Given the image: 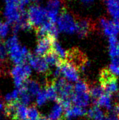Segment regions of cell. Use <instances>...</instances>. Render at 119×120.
I'll return each mask as SVG.
<instances>
[{
  "instance_id": "1",
  "label": "cell",
  "mask_w": 119,
  "mask_h": 120,
  "mask_svg": "<svg viewBox=\"0 0 119 120\" xmlns=\"http://www.w3.org/2000/svg\"><path fill=\"white\" fill-rule=\"evenodd\" d=\"M6 46L11 60L16 65L23 64L28 59L30 53L25 47H22L20 45L18 38L15 36H13L8 39Z\"/></svg>"
},
{
  "instance_id": "2",
  "label": "cell",
  "mask_w": 119,
  "mask_h": 120,
  "mask_svg": "<svg viewBox=\"0 0 119 120\" xmlns=\"http://www.w3.org/2000/svg\"><path fill=\"white\" fill-rule=\"evenodd\" d=\"M5 17L8 23L17 24L27 13L18 0H6Z\"/></svg>"
},
{
  "instance_id": "3",
  "label": "cell",
  "mask_w": 119,
  "mask_h": 120,
  "mask_svg": "<svg viewBox=\"0 0 119 120\" xmlns=\"http://www.w3.org/2000/svg\"><path fill=\"white\" fill-rule=\"evenodd\" d=\"M100 82L105 94L112 95L119 90L118 78L109 68H104L100 71Z\"/></svg>"
},
{
  "instance_id": "4",
  "label": "cell",
  "mask_w": 119,
  "mask_h": 120,
  "mask_svg": "<svg viewBox=\"0 0 119 120\" xmlns=\"http://www.w3.org/2000/svg\"><path fill=\"white\" fill-rule=\"evenodd\" d=\"M28 21L34 30L42 26L48 20L47 11L46 9L38 5H32L29 6L27 11Z\"/></svg>"
},
{
  "instance_id": "5",
  "label": "cell",
  "mask_w": 119,
  "mask_h": 120,
  "mask_svg": "<svg viewBox=\"0 0 119 120\" xmlns=\"http://www.w3.org/2000/svg\"><path fill=\"white\" fill-rule=\"evenodd\" d=\"M77 16L67 12V9L61 13L57 20L59 30L72 34L77 32Z\"/></svg>"
},
{
  "instance_id": "6",
  "label": "cell",
  "mask_w": 119,
  "mask_h": 120,
  "mask_svg": "<svg viewBox=\"0 0 119 120\" xmlns=\"http://www.w3.org/2000/svg\"><path fill=\"white\" fill-rule=\"evenodd\" d=\"M66 60L75 66L79 71H84L89 64L86 55L77 48H73L67 51Z\"/></svg>"
},
{
  "instance_id": "7",
  "label": "cell",
  "mask_w": 119,
  "mask_h": 120,
  "mask_svg": "<svg viewBox=\"0 0 119 120\" xmlns=\"http://www.w3.org/2000/svg\"><path fill=\"white\" fill-rule=\"evenodd\" d=\"M32 70L30 66L25 63L15 65L13 68L11 70V75L13 77L15 84L18 89H20L23 85L24 82L27 80Z\"/></svg>"
},
{
  "instance_id": "8",
  "label": "cell",
  "mask_w": 119,
  "mask_h": 120,
  "mask_svg": "<svg viewBox=\"0 0 119 120\" xmlns=\"http://www.w3.org/2000/svg\"><path fill=\"white\" fill-rule=\"evenodd\" d=\"M60 70V75H62L64 79L67 81L75 82H78L79 79V71L72 64L66 60H62L58 65Z\"/></svg>"
},
{
  "instance_id": "9",
  "label": "cell",
  "mask_w": 119,
  "mask_h": 120,
  "mask_svg": "<svg viewBox=\"0 0 119 120\" xmlns=\"http://www.w3.org/2000/svg\"><path fill=\"white\" fill-rule=\"evenodd\" d=\"M96 23L88 18H77V34L80 37H86L96 29Z\"/></svg>"
},
{
  "instance_id": "10",
  "label": "cell",
  "mask_w": 119,
  "mask_h": 120,
  "mask_svg": "<svg viewBox=\"0 0 119 120\" xmlns=\"http://www.w3.org/2000/svg\"><path fill=\"white\" fill-rule=\"evenodd\" d=\"M55 39V38L50 36L39 39L35 50V55L41 57H45L53 50V44Z\"/></svg>"
},
{
  "instance_id": "11",
  "label": "cell",
  "mask_w": 119,
  "mask_h": 120,
  "mask_svg": "<svg viewBox=\"0 0 119 120\" xmlns=\"http://www.w3.org/2000/svg\"><path fill=\"white\" fill-rule=\"evenodd\" d=\"M102 31L109 37H116L119 32V20H109L102 17L100 19Z\"/></svg>"
},
{
  "instance_id": "12",
  "label": "cell",
  "mask_w": 119,
  "mask_h": 120,
  "mask_svg": "<svg viewBox=\"0 0 119 120\" xmlns=\"http://www.w3.org/2000/svg\"><path fill=\"white\" fill-rule=\"evenodd\" d=\"M27 60L30 66L39 73H46L49 70V65L43 57L29 54Z\"/></svg>"
},
{
  "instance_id": "13",
  "label": "cell",
  "mask_w": 119,
  "mask_h": 120,
  "mask_svg": "<svg viewBox=\"0 0 119 120\" xmlns=\"http://www.w3.org/2000/svg\"><path fill=\"white\" fill-rule=\"evenodd\" d=\"M90 91L86 92H74L73 94L72 98V103L74 104V105L85 108L90 103Z\"/></svg>"
},
{
  "instance_id": "14",
  "label": "cell",
  "mask_w": 119,
  "mask_h": 120,
  "mask_svg": "<svg viewBox=\"0 0 119 120\" xmlns=\"http://www.w3.org/2000/svg\"><path fill=\"white\" fill-rule=\"evenodd\" d=\"M22 86L26 89V91L29 93V94L31 96H37L38 94L41 91V89H40L39 83L35 81L27 79L24 82Z\"/></svg>"
},
{
  "instance_id": "15",
  "label": "cell",
  "mask_w": 119,
  "mask_h": 120,
  "mask_svg": "<svg viewBox=\"0 0 119 120\" xmlns=\"http://www.w3.org/2000/svg\"><path fill=\"white\" fill-rule=\"evenodd\" d=\"M107 6L112 16L119 20V0H107Z\"/></svg>"
},
{
  "instance_id": "16",
  "label": "cell",
  "mask_w": 119,
  "mask_h": 120,
  "mask_svg": "<svg viewBox=\"0 0 119 120\" xmlns=\"http://www.w3.org/2000/svg\"><path fill=\"white\" fill-rule=\"evenodd\" d=\"M95 105H97L99 107H103L108 110H112V95L105 94L97 101V102Z\"/></svg>"
},
{
  "instance_id": "17",
  "label": "cell",
  "mask_w": 119,
  "mask_h": 120,
  "mask_svg": "<svg viewBox=\"0 0 119 120\" xmlns=\"http://www.w3.org/2000/svg\"><path fill=\"white\" fill-rule=\"evenodd\" d=\"M87 111L81 107H79L76 105L72 106L71 108L66 110L65 112V116L67 118L72 117H78V116H83L86 115Z\"/></svg>"
},
{
  "instance_id": "18",
  "label": "cell",
  "mask_w": 119,
  "mask_h": 120,
  "mask_svg": "<svg viewBox=\"0 0 119 120\" xmlns=\"http://www.w3.org/2000/svg\"><path fill=\"white\" fill-rule=\"evenodd\" d=\"M44 89L46 91L48 100L58 101V92H57L56 88H55V84H54V80L49 82L47 84V85Z\"/></svg>"
},
{
  "instance_id": "19",
  "label": "cell",
  "mask_w": 119,
  "mask_h": 120,
  "mask_svg": "<svg viewBox=\"0 0 119 120\" xmlns=\"http://www.w3.org/2000/svg\"><path fill=\"white\" fill-rule=\"evenodd\" d=\"M109 54L112 58L119 56V41L116 37H109Z\"/></svg>"
},
{
  "instance_id": "20",
  "label": "cell",
  "mask_w": 119,
  "mask_h": 120,
  "mask_svg": "<svg viewBox=\"0 0 119 120\" xmlns=\"http://www.w3.org/2000/svg\"><path fill=\"white\" fill-rule=\"evenodd\" d=\"M86 115L90 119H93L94 120H100L105 117L104 112L100 110V107L97 105H95L88 111H87Z\"/></svg>"
},
{
  "instance_id": "21",
  "label": "cell",
  "mask_w": 119,
  "mask_h": 120,
  "mask_svg": "<svg viewBox=\"0 0 119 120\" xmlns=\"http://www.w3.org/2000/svg\"><path fill=\"white\" fill-rule=\"evenodd\" d=\"M63 108L62 106L57 103L55 105V106L53 108L50 113L49 114V116L48 117V120H62L61 117L63 114Z\"/></svg>"
},
{
  "instance_id": "22",
  "label": "cell",
  "mask_w": 119,
  "mask_h": 120,
  "mask_svg": "<svg viewBox=\"0 0 119 120\" xmlns=\"http://www.w3.org/2000/svg\"><path fill=\"white\" fill-rule=\"evenodd\" d=\"M43 58L46 60L48 65H51V66H57L58 67V65L60 64V63L62 60H62L53 50Z\"/></svg>"
},
{
  "instance_id": "23",
  "label": "cell",
  "mask_w": 119,
  "mask_h": 120,
  "mask_svg": "<svg viewBox=\"0 0 119 120\" xmlns=\"http://www.w3.org/2000/svg\"><path fill=\"white\" fill-rule=\"evenodd\" d=\"M104 94L105 91L101 86H93L90 89V95L93 99L94 104H95L97 101Z\"/></svg>"
},
{
  "instance_id": "24",
  "label": "cell",
  "mask_w": 119,
  "mask_h": 120,
  "mask_svg": "<svg viewBox=\"0 0 119 120\" xmlns=\"http://www.w3.org/2000/svg\"><path fill=\"white\" fill-rule=\"evenodd\" d=\"M18 90H19V102L21 104L26 106L30 103L32 96L29 94V93L26 91V89L22 86L18 89Z\"/></svg>"
},
{
  "instance_id": "25",
  "label": "cell",
  "mask_w": 119,
  "mask_h": 120,
  "mask_svg": "<svg viewBox=\"0 0 119 120\" xmlns=\"http://www.w3.org/2000/svg\"><path fill=\"white\" fill-rule=\"evenodd\" d=\"M27 112H28V108L25 105L20 103L17 109L15 120H27Z\"/></svg>"
},
{
  "instance_id": "26",
  "label": "cell",
  "mask_w": 119,
  "mask_h": 120,
  "mask_svg": "<svg viewBox=\"0 0 119 120\" xmlns=\"http://www.w3.org/2000/svg\"><path fill=\"white\" fill-rule=\"evenodd\" d=\"M53 51L62 60H66L67 51H65V49L60 45V44L56 41V39L53 41Z\"/></svg>"
},
{
  "instance_id": "27",
  "label": "cell",
  "mask_w": 119,
  "mask_h": 120,
  "mask_svg": "<svg viewBox=\"0 0 119 120\" xmlns=\"http://www.w3.org/2000/svg\"><path fill=\"white\" fill-rule=\"evenodd\" d=\"M109 70L115 75H119V56L112 58Z\"/></svg>"
},
{
  "instance_id": "28",
  "label": "cell",
  "mask_w": 119,
  "mask_h": 120,
  "mask_svg": "<svg viewBox=\"0 0 119 120\" xmlns=\"http://www.w3.org/2000/svg\"><path fill=\"white\" fill-rule=\"evenodd\" d=\"M39 116V113L35 107L32 106L28 108L27 120H38Z\"/></svg>"
},
{
  "instance_id": "29",
  "label": "cell",
  "mask_w": 119,
  "mask_h": 120,
  "mask_svg": "<svg viewBox=\"0 0 119 120\" xmlns=\"http://www.w3.org/2000/svg\"><path fill=\"white\" fill-rule=\"evenodd\" d=\"M47 100H48V98L46 96V93L45 89H43L41 90V91L36 96V104L39 106L43 105L44 103H46Z\"/></svg>"
},
{
  "instance_id": "30",
  "label": "cell",
  "mask_w": 119,
  "mask_h": 120,
  "mask_svg": "<svg viewBox=\"0 0 119 120\" xmlns=\"http://www.w3.org/2000/svg\"><path fill=\"white\" fill-rule=\"evenodd\" d=\"M7 49L6 44L0 40V63L5 61L6 56H7Z\"/></svg>"
},
{
  "instance_id": "31",
  "label": "cell",
  "mask_w": 119,
  "mask_h": 120,
  "mask_svg": "<svg viewBox=\"0 0 119 120\" xmlns=\"http://www.w3.org/2000/svg\"><path fill=\"white\" fill-rule=\"evenodd\" d=\"M9 30V27L7 23H3L1 22L0 25V38L5 37L6 34H8Z\"/></svg>"
},
{
  "instance_id": "32",
  "label": "cell",
  "mask_w": 119,
  "mask_h": 120,
  "mask_svg": "<svg viewBox=\"0 0 119 120\" xmlns=\"http://www.w3.org/2000/svg\"><path fill=\"white\" fill-rule=\"evenodd\" d=\"M116 113H117L118 115H119V103H117L116 105H115V106H114V110H113Z\"/></svg>"
},
{
  "instance_id": "33",
  "label": "cell",
  "mask_w": 119,
  "mask_h": 120,
  "mask_svg": "<svg viewBox=\"0 0 119 120\" xmlns=\"http://www.w3.org/2000/svg\"><path fill=\"white\" fill-rule=\"evenodd\" d=\"M81 1L85 4H90L94 1V0H81Z\"/></svg>"
},
{
  "instance_id": "34",
  "label": "cell",
  "mask_w": 119,
  "mask_h": 120,
  "mask_svg": "<svg viewBox=\"0 0 119 120\" xmlns=\"http://www.w3.org/2000/svg\"><path fill=\"white\" fill-rule=\"evenodd\" d=\"M38 120H48V119L47 117H44V116L40 115L39 117V119H38Z\"/></svg>"
},
{
  "instance_id": "35",
  "label": "cell",
  "mask_w": 119,
  "mask_h": 120,
  "mask_svg": "<svg viewBox=\"0 0 119 120\" xmlns=\"http://www.w3.org/2000/svg\"><path fill=\"white\" fill-rule=\"evenodd\" d=\"M33 1H35V0H33Z\"/></svg>"
},
{
  "instance_id": "36",
  "label": "cell",
  "mask_w": 119,
  "mask_h": 120,
  "mask_svg": "<svg viewBox=\"0 0 119 120\" xmlns=\"http://www.w3.org/2000/svg\"></svg>"
}]
</instances>
